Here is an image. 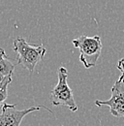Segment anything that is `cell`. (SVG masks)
<instances>
[{
	"mask_svg": "<svg viewBox=\"0 0 124 126\" xmlns=\"http://www.w3.org/2000/svg\"><path fill=\"white\" fill-rule=\"evenodd\" d=\"M74 47L79 50V60L86 69L95 67L102 51V41L99 36H80L73 40Z\"/></svg>",
	"mask_w": 124,
	"mask_h": 126,
	"instance_id": "2",
	"label": "cell"
},
{
	"mask_svg": "<svg viewBox=\"0 0 124 126\" xmlns=\"http://www.w3.org/2000/svg\"><path fill=\"white\" fill-rule=\"evenodd\" d=\"M59 126H64V125H59Z\"/></svg>",
	"mask_w": 124,
	"mask_h": 126,
	"instance_id": "9",
	"label": "cell"
},
{
	"mask_svg": "<svg viewBox=\"0 0 124 126\" xmlns=\"http://www.w3.org/2000/svg\"><path fill=\"white\" fill-rule=\"evenodd\" d=\"M57 77L58 81L50 92L51 104L53 106H64L72 111H77L78 106L74 99L73 91L67 81V69L64 67H60L57 71Z\"/></svg>",
	"mask_w": 124,
	"mask_h": 126,
	"instance_id": "3",
	"label": "cell"
},
{
	"mask_svg": "<svg viewBox=\"0 0 124 126\" xmlns=\"http://www.w3.org/2000/svg\"><path fill=\"white\" fill-rule=\"evenodd\" d=\"M12 77L13 76L0 78V106L8 98V85L12 81Z\"/></svg>",
	"mask_w": 124,
	"mask_h": 126,
	"instance_id": "7",
	"label": "cell"
},
{
	"mask_svg": "<svg viewBox=\"0 0 124 126\" xmlns=\"http://www.w3.org/2000/svg\"><path fill=\"white\" fill-rule=\"evenodd\" d=\"M95 105L97 107L107 106L113 116L124 117V79L120 77L113 83L108 100H96Z\"/></svg>",
	"mask_w": 124,
	"mask_h": 126,
	"instance_id": "4",
	"label": "cell"
},
{
	"mask_svg": "<svg viewBox=\"0 0 124 126\" xmlns=\"http://www.w3.org/2000/svg\"><path fill=\"white\" fill-rule=\"evenodd\" d=\"M13 50L17 54L16 62L32 73L36 65L41 62L46 53V48L43 45L28 43L24 38L17 37L13 41Z\"/></svg>",
	"mask_w": 124,
	"mask_h": 126,
	"instance_id": "1",
	"label": "cell"
},
{
	"mask_svg": "<svg viewBox=\"0 0 124 126\" xmlns=\"http://www.w3.org/2000/svg\"><path fill=\"white\" fill-rule=\"evenodd\" d=\"M116 67H117V69L121 72V76H120V77L124 79V58H121V59L117 62Z\"/></svg>",
	"mask_w": 124,
	"mask_h": 126,
	"instance_id": "8",
	"label": "cell"
},
{
	"mask_svg": "<svg viewBox=\"0 0 124 126\" xmlns=\"http://www.w3.org/2000/svg\"><path fill=\"white\" fill-rule=\"evenodd\" d=\"M41 109H45L52 113V111L45 106H36L24 110H17L14 104H4L2 106V110L0 113V126H19L25 115Z\"/></svg>",
	"mask_w": 124,
	"mask_h": 126,
	"instance_id": "5",
	"label": "cell"
},
{
	"mask_svg": "<svg viewBox=\"0 0 124 126\" xmlns=\"http://www.w3.org/2000/svg\"><path fill=\"white\" fill-rule=\"evenodd\" d=\"M15 64L7 56L5 50L0 48V78L13 76Z\"/></svg>",
	"mask_w": 124,
	"mask_h": 126,
	"instance_id": "6",
	"label": "cell"
}]
</instances>
